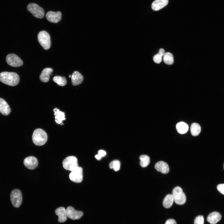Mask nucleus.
<instances>
[{
  "label": "nucleus",
  "instance_id": "nucleus-1",
  "mask_svg": "<svg viewBox=\"0 0 224 224\" xmlns=\"http://www.w3.org/2000/svg\"><path fill=\"white\" fill-rule=\"evenodd\" d=\"M18 75L14 72H3L0 73V81L6 85L14 86L19 82Z\"/></svg>",
  "mask_w": 224,
  "mask_h": 224
},
{
  "label": "nucleus",
  "instance_id": "nucleus-2",
  "mask_svg": "<svg viewBox=\"0 0 224 224\" xmlns=\"http://www.w3.org/2000/svg\"><path fill=\"white\" fill-rule=\"evenodd\" d=\"M47 139V134L43 129L38 128L34 131L32 139L35 145L38 146L43 145L46 142Z\"/></svg>",
  "mask_w": 224,
  "mask_h": 224
},
{
  "label": "nucleus",
  "instance_id": "nucleus-3",
  "mask_svg": "<svg viewBox=\"0 0 224 224\" xmlns=\"http://www.w3.org/2000/svg\"><path fill=\"white\" fill-rule=\"evenodd\" d=\"M172 195L175 202L177 204L183 205L186 201V196L180 187H175L173 190Z\"/></svg>",
  "mask_w": 224,
  "mask_h": 224
},
{
  "label": "nucleus",
  "instance_id": "nucleus-4",
  "mask_svg": "<svg viewBox=\"0 0 224 224\" xmlns=\"http://www.w3.org/2000/svg\"><path fill=\"white\" fill-rule=\"evenodd\" d=\"M38 39L44 49L47 50L50 48L51 45L50 37L46 31L44 30L40 31L38 35Z\"/></svg>",
  "mask_w": 224,
  "mask_h": 224
},
{
  "label": "nucleus",
  "instance_id": "nucleus-5",
  "mask_svg": "<svg viewBox=\"0 0 224 224\" xmlns=\"http://www.w3.org/2000/svg\"><path fill=\"white\" fill-rule=\"evenodd\" d=\"M62 163L65 170L71 171L78 166L77 159L74 156L67 157L63 160Z\"/></svg>",
  "mask_w": 224,
  "mask_h": 224
},
{
  "label": "nucleus",
  "instance_id": "nucleus-6",
  "mask_svg": "<svg viewBox=\"0 0 224 224\" xmlns=\"http://www.w3.org/2000/svg\"><path fill=\"white\" fill-rule=\"evenodd\" d=\"M27 9L36 18H42L44 16V9L36 3H31L29 4L27 6Z\"/></svg>",
  "mask_w": 224,
  "mask_h": 224
},
{
  "label": "nucleus",
  "instance_id": "nucleus-7",
  "mask_svg": "<svg viewBox=\"0 0 224 224\" xmlns=\"http://www.w3.org/2000/svg\"><path fill=\"white\" fill-rule=\"evenodd\" d=\"M10 200L13 206L15 208H18L21 205L22 197L21 191L18 189L12 190L10 194Z\"/></svg>",
  "mask_w": 224,
  "mask_h": 224
},
{
  "label": "nucleus",
  "instance_id": "nucleus-8",
  "mask_svg": "<svg viewBox=\"0 0 224 224\" xmlns=\"http://www.w3.org/2000/svg\"><path fill=\"white\" fill-rule=\"evenodd\" d=\"M6 61L10 66L13 67H19L23 64L21 59L16 55L14 54H8L6 58Z\"/></svg>",
  "mask_w": 224,
  "mask_h": 224
},
{
  "label": "nucleus",
  "instance_id": "nucleus-9",
  "mask_svg": "<svg viewBox=\"0 0 224 224\" xmlns=\"http://www.w3.org/2000/svg\"><path fill=\"white\" fill-rule=\"evenodd\" d=\"M82 168L78 166L70 173L69 177L70 180L75 183L81 182L83 179Z\"/></svg>",
  "mask_w": 224,
  "mask_h": 224
},
{
  "label": "nucleus",
  "instance_id": "nucleus-10",
  "mask_svg": "<svg viewBox=\"0 0 224 224\" xmlns=\"http://www.w3.org/2000/svg\"><path fill=\"white\" fill-rule=\"evenodd\" d=\"M66 210L67 217L73 220L80 219L83 215L82 212L77 211L71 206L68 207Z\"/></svg>",
  "mask_w": 224,
  "mask_h": 224
},
{
  "label": "nucleus",
  "instance_id": "nucleus-11",
  "mask_svg": "<svg viewBox=\"0 0 224 224\" xmlns=\"http://www.w3.org/2000/svg\"><path fill=\"white\" fill-rule=\"evenodd\" d=\"M24 164L28 169L33 170L38 165V161L35 157L30 156L26 158L24 160Z\"/></svg>",
  "mask_w": 224,
  "mask_h": 224
},
{
  "label": "nucleus",
  "instance_id": "nucleus-12",
  "mask_svg": "<svg viewBox=\"0 0 224 224\" xmlns=\"http://www.w3.org/2000/svg\"><path fill=\"white\" fill-rule=\"evenodd\" d=\"M62 14L60 11L55 12L49 11L46 15L47 19L49 21L57 23L61 19Z\"/></svg>",
  "mask_w": 224,
  "mask_h": 224
},
{
  "label": "nucleus",
  "instance_id": "nucleus-13",
  "mask_svg": "<svg viewBox=\"0 0 224 224\" xmlns=\"http://www.w3.org/2000/svg\"><path fill=\"white\" fill-rule=\"evenodd\" d=\"M55 213L58 217V220L59 222H63L67 220L66 210L64 207H60L56 209Z\"/></svg>",
  "mask_w": 224,
  "mask_h": 224
},
{
  "label": "nucleus",
  "instance_id": "nucleus-14",
  "mask_svg": "<svg viewBox=\"0 0 224 224\" xmlns=\"http://www.w3.org/2000/svg\"><path fill=\"white\" fill-rule=\"evenodd\" d=\"M155 167L157 171L164 174L168 173L169 171L168 165L166 162L162 161L157 162L155 165Z\"/></svg>",
  "mask_w": 224,
  "mask_h": 224
},
{
  "label": "nucleus",
  "instance_id": "nucleus-15",
  "mask_svg": "<svg viewBox=\"0 0 224 224\" xmlns=\"http://www.w3.org/2000/svg\"><path fill=\"white\" fill-rule=\"evenodd\" d=\"M220 214L217 212H214L210 213L207 217V221L210 224H216L221 218Z\"/></svg>",
  "mask_w": 224,
  "mask_h": 224
},
{
  "label": "nucleus",
  "instance_id": "nucleus-16",
  "mask_svg": "<svg viewBox=\"0 0 224 224\" xmlns=\"http://www.w3.org/2000/svg\"><path fill=\"white\" fill-rule=\"evenodd\" d=\"M83 80V76L78 71H74L72 75V83L73 86L80 85L82 82Z\"/></svg>",
  "mask_w": 224,
  "mask_h": 224
},
{
  "label": "nucleus",
  "instance_id": "nucleus-17",
  "mask_svg": "<svg viewBox=\"0 0 224 224\" xmlns=\"http://www.w3.org/2000/svg\"><path fill=\"white\" fill-rule=\"evenodd\" d=\"M9 106L3 99L0 98V112L3 115H7L10 113Z\"/></svg>",
  "mask_w": 224,
  "mask_h": 224
},
{
  "label": "nucleus",
  "instance_id": "nucleus-18",
  "mask_svg": "<svg viewBox=\"0 0 224 224\" xmlns=\"http://www.w3.org/2000/svg\"><path fill=\"white\" fill-rule=\"evenodd\" d=\"M53 71V70L51 68H46L43 69L40 76V81L45 82H48Z\"/></svg>",
  "mask_w": 224,
  "mask_h": 224
},
{
  "label": "nucleus",
  "instance_id": "nucleus-19",
  "mask_svg": "<svg viewBox=\"0 0 224 224\" xmlns=\"http://www.w3.org/2000/svg\"><path fill=\"white\" fill-rule=\"evenodd\" d=\"M168 2V0H155L152 3V8L154 11H158L166 6Z\"/></svg>",
  "mask_w": 224,
  "mask_h": 224
},
{
  "label": "nucleus",
  "instance_id": "nucleus-20",
  "mask_svg": "<svg viewBox=\"0 0 224 224\" xmlns=\"http://www.w3.org/2000/svg\"><path fill=\"white\" fill-rule=\"evenodd\" d=\"M54 113L55 122L58 124H63L62 121L65 119L64 113L59 111L57 108H55L54 109Z\"/></svg>",
  "mask_w": 224,
  "mask_h": 224
},
{
  "label": "nucleus",
  "instance_id": "nucleus-21",
  "mask_svg": "<svg viewBox=\"0 0 224 224\" xmlns=\"http://www.w3.org/2000/svg\"><path fill=\"white\" fill-rule=\"evenodd\" d=\"M174 201L172 194H168L164 198L163 202V205L166 208H170L172 205Z\"/></svg>",
  "mask_w": 224,
  "mask_h": 224
},
{
  "label": "nucleus",
  "instance_id": "nucleus-22",
  "mask_svg": "<svg viewBox=\"0 0 224 224\" xmlns=\"http://www.w3.org/2000/svg\"><path fill=\"white\" fill-rule=\"evenodd\" d=\"M178 132L181 134L186 133L188 129V126L185 123L181 122L178 123L176 126Z\"/></svg>",
  "mask_w": 224,
  "mask_h": 224
},
{
  "label": "nucleus",
  "instance_id": "nucleus-23",
  "mask_svg": "<svg viewBox=\"0 0 224 224\" xmlns=\"http://www.w3.org/2000/svg\"><path fill=\"white\" fill-rule=\"evenodd\" d=\"M201 128L199 125L197 123H193L190 127L191 133L194 136L198 135L201 131Z\"/></svg>",
  "mask_w": 224,
  "mask_h": 224
},
{
  "label": "nucleus",
  "instance_id": "nucleus-24",
  "mask_svg": "<svg viewBox=\"0 0 224 224\" xmlns=\"http://www.w3.org/2000/svg\"><path fill=\"white\" fill-rule=\"evenodd\" d=\"M163 61L166 64L171 65L174 63V57L172 54L170 52H166L164 55Z\"/></svg>",
  "mask_w": 224,
  "mask_h": 224
},
{
  "label": "nucleus",
  "instance_id": "nucleus-25",
  "mask_svg": "<svg viewBox=\"0 0 224 224\" xmlns=\"http://www.w3.org/2000/svg\"><path fill=\"white\" fill-rule=\"evenodd\" d=\"M53 81L58 85L60 86H63L67 83V81L64 77L56 76L53 79Z\"/></svg>",
  "mask_w": 224,
  "mask_h": 224
},
{
  "label": "nucleus",
  "instance_id": "nucleus-26",
  "mask_svg": "<svg viewBox=\"0 0 224 224\" xmlns=\"http://www.w3.org/2000/svg\"><path fill=\"white\" fill-rule=\"evenodd\" d=\"M140 160V164L141 167H147L149 164L150 158L147 155H142L139 157Z\"/></svg>",
  "mask_w": 224,
  "mask_h": 224
},
{
  "label": "nucleus",
  "instance_id": "nucleus-27",
  "mask_svg": "<svg viewBox=\"0 0 224 224\" xmlns=\"http://www.w3.org/2000/svg\"><path fill=\"white\" fill-rule=\"evenodd\" d=\"M120 162L119 161L116 160L111 162L109 164V167L110 169H113L114 170L117 171L120 169Z\"/></svg>",
  "mask_w": 224,
  "mask_h": 224
},
{
  "label": "nucleus",
  "instance_id": "nucleus-28",
  "mask_svg": "<svg viewBox=\"0 0 224 224\" xmlns=\"http://www.w3.org/2000/svg\"><path fill=\"white\" fill-rule=\"evenodd\" d=\"M194 224H204V218L202 215L196 217L194 220Z\"/></svg>",
  "mask_w": 224,
  "mask_h": 224
},
{
  "label": "nucleus",
  "instance_id": "nucleus-29",
  "mask_svg": "<svg viewBox=\"0 0 224 224\" xmlns=\"http://www.w3.org/2000/svg\"><path fill=\"white\" fill-rule=\"evenodd\" d=\"M153 60L155 63H160L161 61L162 57L157 54L154 56Z\"/></svg>",
  "mask_w": 224,
  "mask_h": 224
},
{
  "label": "nucleus",
  "instance_id": "nucleus-30",
  "mask_svg": "<svg viewBox=\"0 0 224 224\" xmlns=\"http://www.w3.org/2000/svg\"><path fill=\"white\" fill-rule=\"evenodd\" d=\"M217 189L220 192L224 194V184H218L217 186Z\"/></svg>",
  "mask_w": 224,
  "mask_h": 224
},
{
  "label": "nucleus",
  "instance_id": "nucleus-31",
  "mask_svg": "<svg viewBox=\"0 0 224 224\" xmlns=\"http://www.w3.org/2000/svg\"><path fill=\"white\" fill-rule=\"evenodd\" d=\"M165 224H177L175 220L172 219H170L167 220Z\"/></svg>",
  "mask_w": 224,
  "mask_h": 224
},
{
  "label": "nucleus",
  "instance_id": "nucleus-32",
  "mask_svg": "<svg viewBox=\"0 0 224 224\" xmlns=\"http://www.w3.org/2000/svg\"><path fill=\"white\" fill-rule=\"evenodd\" d=\"M98 154L101 157L105 156L106 155V152L103 150H100L99 151Z\"/></svg>",
  "mask_w": 224,
  "mask_h": 224
},
{
  "label": "nucleus",
  "instance_id": "nucleus-33",
  "mask_svg": "<svg viewBox=\"0 0 224 224\" xmlns=\"http://www.w3.org/2000/svg\"><path fill=\"white\" fill-rule=\"evenodd\" d=\"M165 53L164 49H159L157 54L162 57L163 56H164Z\"/></svg>",
  "mask_w": 224,
  "mask_h": 224
},
{
  "label": "nucleus",
  "instance_id": "nucleus-34",
  "mask_svg": "<svg viewBox=\"0 0 224 224\" xmlns=\"http://www.w3.org/2000/svg\"><path fill=\"white\" fill-rule=\"evenodd\" d=\"M95 158L97 160H100L101 158L102 157L99 155L98 154H97L95 155Z\"/></svg>",
  "mask_w": 224,
  "mask_h": 224
},
{
  "label": "nucleus",
  "instance_id": "nucleus-35",
  "mask_svg": "<svg viewBox=\"0 0 224 224\" xmlns=\"http://www.w3.org/2000/svg\"><path fill=\"white\" fill-rule=\"evenodd\" d=\"M72 77V75H69V77H70H70Z\"/></svg>",
  "mask_w": 224,
  "mask_h": 224
},
{
  "label": "nucleus",
  "instance_id": "nucleus-36",
  "mask_svg": "<svg viewBox=\"0 0 224 224\" xmlns=\"http://www.w3.org/2000/svg\"><path fill=\"white\" fill-rule=\"evenodd\" d=\"M223 168H224V164Z\"/></svg>",
  "mask_w": 224,
  "mask_h": 224
}]
</instances>
